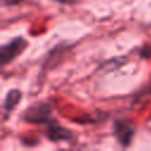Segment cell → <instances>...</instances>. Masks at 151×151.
<instances>
[{"label": "cell", "instance_id": "obj_4", "mask_svg": "<svg viewBox=\"0 0 151 151\" xmlns=\"http://www.w3.org/2000/svg\"><path fill=\"white\" fill-rule=\"evenodd\" d=\"M21 98V92L18 91V90H12L7 93L6 96V99L4 101V110H5V113H9L18 104V101L20 100Z\"/></svg>", "mask_w": 151, "mask_h": 151}, {"label": "cell", "instance_id": "obj_2", "mask_svg": "<svg viewBox=\"0 0 151 151\" xmlns=\"http://www.w3.org/2000/svg\"><path fill=\"white\" fill-rule=\"evenodd\" d=\"M48 114H50V109L48 105L46 104H39L29 107L26 111V120L33 122V123H39L42 124L44 122L48 120Z\"/></svg>", "mask_w": 151, "mask_h": 151}, {"label": "cell", "instance_id": "obj_1", "mask_svg": "<svg viewBox=\"0 0 151 151\" xmlns=\"http://www.w3.org/2000/svg\"><path fill=\"white\" fill-rule=\"evenodd\" d=\"M27 41L22 37H15L7 44L2 45L0 48V60L1 66H5L6 64L13 61L17 57H19L26 48Z\"/></svg>", "mask_w": 151, "mask_h": 151}, {"label": "cell", "instance_id": "obj_3", "mask_svg": "<svg viewBox=\"0 0 151 151\" xmlns=\"http://www.w3.org/2000/svg\"><path fill=\"white\" fill-rule=\"evenodd\" d=\"M114 131H116V136L119 139V143L123 144L124 146L129 145L132 134H133V130L131 127H129L126 124H122V122H118L114 126Z\"/></svg>", "mask_w": 151, "mask_h": 151}]
</instances>
